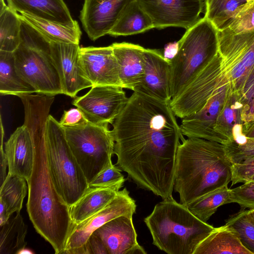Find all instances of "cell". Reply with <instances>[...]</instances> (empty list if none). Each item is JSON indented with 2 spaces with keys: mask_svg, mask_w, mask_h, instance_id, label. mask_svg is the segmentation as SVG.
Returning <instances> with one entry per match:
<instances>
[{
  "mask_svg": "<svg viewBox=\"0 0 254 254\" xmlns=\"http://www.w3.org/2000/svg\"><path fill=\"white\" fill-rule=\"evenodd\" d=\"M169 103L133 91L112 124L116 165L137 186L172 196L176 155L185 139Z\"/></svg>",
  "mask_w": 254,
  "mask_h": 254,
  "instance_id": "cell-1",
  "label": "cell"
},
{
  "mask_svg": "<svg viewBox=\"0 0 254 254\" xmlns=\"http://www.w3.org/2000/svg\"><path fill=\"white\" fill-rule=\"evenodd\" d=\"M24 108V124L31 132L34 154L31 175L26 181L27 212L36 231L51 244L55 253L63 254L73 223L69 207L59 193L49 169L45 129L51 105L33 101Z\"/></svg>",
  "mask_w": 254,
  "mask_h": 254,
  "instance_id": "cell-2",
  "label": "cell"
},
{
  "mask_svg": "<svg viewBox=\"0 0 254 254\" xmlns=\"http://www.w3.org/2000/svg\"><path fill=\"white\" fill-rule=\"evenodd\" d=\"M232 163L224 144L188 137L178 146L174 190L187 205L202 195L228 186Z\"/></svg>",
  "mask_w": 254,
  "mask_h": 254,
  "instance_id": "cell-3",
  "label": "cell"
},
{
  "mask_svg": "<svg viewBox=\"0 0 254 254\" xmlns=\"http://www.w3.org/2000/svg\"><path fill=\"white\" fill-rule=\"evenodd\" d=\"M144 222L152 244L169 254H193L199 244L215 229L173 196L156 204Z\"/></svg>",
  "mask_w": 254,
  "mask_h": 254,
  "instance_id": "cell-4",
  "label": "cell"
},
{
  "mask_svg": "<svg viewBox=\"0 0 254 254\" xmlns=\"http://www.w3.org/2000/svg\"><path fill=\"white\" fill-rule=\"evenodd\" d=\"M178 42V52L170 63L172 99L179 95L218 53V30L204 16L187 29Z\"/></svg>",
  "mask_w": 254,
  "mask_h": 254,
  "instance_id": "cell-5",
  "label": "cell"
},
{
  "mask_svg": "<svg viewBox=\"0 0 254 254\" xmlns=\"http://www.w3.org/2000/svg\"><path fill=\"white\" fill-rule=\"evenodd\" d=\"M13 54L18 73L36 93L51 96L63 94L50 41L22 20L21 42Z\"/></svg>",
  "mask_w": 254,
  "mask_h": 254,
  "instance_id": "cell-6",
  "label": "cell"
},
{
  "mask_svg": "<svg viewBox=\"0 0 254 254\" xmlns=\"http://www.w3.org/2000/svg\"><path fill=\"white\" fill-rule=\"evenodd\" d=\"M45 138L51 175L59 193L70 207L89 184L67 143L64 128L50 115L46 121Z\"/></svg>",
  "mask_w": 254,
  "mask_h": 254,
  "instance_id": "cell-7",
  "label": "cell"
},
{
  "mask_svg": "<svg viewBox=\"0 0 254 254\" xmlns=\"http://www.w3.org/2000/svg\"><path fill=\"white\" fill-rule=\"evenodd\" d=\"M64 129L70 148L89 184L113 164L115 142L111 130L107 125L89 122L82 127Z\"/></svg>",
  "mask_w": 254,
  "mask_h": 254,
  "instance_id": "cell-8",
  "label": "cell"
},
{
  "mask_svg": "<svg viewBox=\"0 0 254 254\" xmlns=\"http://www.w3.org/2000/svg\"><path fill=\"white\" fill-rule=\"evenodd\" d=\"M226 88L230 89V83L218 52L169 104L175 115L182 119L201 110L213 95Z\"/></svg>",
  "mask_w": 254,
  "mask_h": 254,
  "instance_id": "cell-9",
  "label": "cell"
},
{
  "mask_svg": "<svg viewBox=\"0 0 254 254\" xmlns=\"http://www.w3.org/2000/svg\"><path fill=\"white\" fill-rule=\"evenodd\" d=\"M123 89L113 85L93 86L85 95L76 96L72 104L81 110L88 122L112 124L128 99Z\"/></svg>",
  "mask_w": 254,
  "mask_h": 254,
  "instance_id": "cell-10",
  "label": "cell"
},
{
  "mask_svg": "<svg viewBox=\"0 0 254 254\" xmlns=\"http://www.w3.org/2000/svg\"><path fill=\"white\" fill-rule=\"evenodd\" d=\"M150 16L154 28L179 27L187 30L202 17L203 0H137Z\"/></svg>",
  "mask_w": 254,
  "mask_h": 254,
  "instance_id": "cell-11",
  "label": "cell"
},
{
  "mask_svg": "<svg viewBox=\"0 0 254 254\" xmlns=\"http://www.w3.org/2000/svg\"><path fill=\"white\" fill-rule=\"evenodd\" d=\"M136 207L135 201L127 188L120 190L114 198L102 209L82 222L72 224L64 251L83 246L97 229L120 216L133 215Z\"/></svg>",
  "mask_w": 254,
  "mask_h": 254,
  "instance_id": "cell-12",
  "label": "cell"
},
{
  "mask_svg": "<svg viewBox=\"0 0 254 254\" xmlns=\"http://www.w3.org/2000/svg\"><path fill=\"white\" fill-rule=\"evenodd\" d=\"M50 47L64 94L75 98L80 90L92 87L81 64L79 44L50 41Z\"/></svg>",
  "mask_w": 254,
  "mask_h": 254,
  "instance_id": "cell-13",
  "label": "cell"
},
{
  "mask_svg": "<svg viewBox=\"0 0 254 254\" xmlns=\"http://www.w3.org/2000/svg\"><path fill=\"white\" fill-rule=\"evenodd\" d=\"M231 95L230 89L225 88L213 95L201 110L182 119L180 127L183 135L224 144L228 143L217 131L216 127L218 117Z\"/></svg>",
  "mask_w": 254,
  "mask_h": 254,
  "instance_id": "cell-14",
  "label": "cell"
},
{
  "mask_svg": "<svg viewBox=\"0 0 254 254\" xmlns=\"http://www.w3.org/2000/svg\"><path fill=\"white\" fill-rule=\"evenodd\" d=\"M134 0H84L80 13L82 27L92 41L108 34Z\"/></svg>",
  "mask_w": 254,
  "mask_h": 254,
  "instance_id": "cell-15",
  "label": "cell"
},
{
  "mask_svg": "<svg viewBox=\"0 0 254 254\" xmlns=\"http://www.w3.org/2000/svg\"><path fill=\"white\" fill-rule=\"evenodd\" d=\"M144 74L134 89L137 92L159 101L170 103L171 65L159 50L144 49Z\"/></svg>",
  "mask_w": 254,
  "mask_h": 254,
  "instance_id": "cell-16",
  "label": "cell"
},
{
  "mask_svg": "<svg viewBox=\"0 0 254 254\" xmlns=\"http://www.w3.org/2000/svg\"><path fill=\"white\" fill-rule=\"evenodd\" d=\"M80 60L84 72L92 86L113 85L122 87L118 63L111 45L81 47Z\"/></svg>",
  "mask_w": 254,
  "mask_h": 254,
  "instance_id": "cell-17",
  "label": "cell"
},
{
  "mask_svg": "<svg viewBox=\"0 0 254 254\" xmlns=\"http://www.w3.org/2000/svg\"><path fill=\"white\" fill-rule=\"evenodd\" d=\"M218 36L224 69L245 68L254 74V30L236 34L226 28L218 31Z\"/></svg>",
  "mask_w": 254,
  "mask_h": 254,
  "instance_id": "cell-18",
  "label": "cell"
},
{
  "mask_svg": "<svg viewBox=\"0 0 254 254\" xmlns=\"http://www.w3.org/2000/svg\"><path fill=\"white\" fill-rule=\"evenodd\" d=\"M133 215H124L113 219L93 233L103 242L108 254H146L137 240L132 221Z\"/></svg>",
  "mask_w": 254,
  "mask_h": 254,
  "instance_id": "cell-19",
  "label": "cell"
},
{
  "mask_svg": "<svg viewBox=\"0 0 254 254\" xmlns=\"http://www.w3.org/2000/svg\"><path fill=\"white\" fill-rule=\"evenodd\" d=\"M3 148L8 163V173L28 180L32 171L34 154L32 135L25 124L11 134Z\"/></svg>",
  "mask_w": 254,
  "mask_h": 254,
  "instance_id": "cell-20",
  "label": "cell"
},
{
  "mask_svg": "<svg viewBox=\"0 0 254 254\" xmlns=\"http://www.w3.org/2000/svg\"><path fill=\"white\" fill-rule=\"evenodd\" d=\"M111 46L118 63L122 87L133 91L143 77L144 48L127 42L114 43Z\"/></svg>",
  "mask_w": 254,
  "mask_h": 254,
  "instance_id": "cell-21",
  "label": "cell"
},
{
  "mask_svg": "<svg viewBox=\"0 0 254 254\" xmlns=\"http://www.w3.org/2000/svg\"><path fill=\"white\" fill-rule=\"evenodd\" d=\"M125 179L112 184L88 187L82 196L69 207L73 224H78L107 205L122 188Z\"/></svg>",
  "mask_w": 254,
  "mask_h": 254,
  "instance_id": "cell-22",
  "label": "cell"
},
{
  "mask_svg": "<svg viewBox=\"0 0 254 254\" xmlns=\"http://www.w3.org/2000/svg\"><path fill=\"white\" fill-rule=\"evenodd\" d=\"M12 9L20 13L63 24L74 22L64 0H5Z\"/></svg>",
  "mask_w": 254,
  "mask_h": 254,
  "instance_id": "cell-23",
  "label": "cell"
},
{
  "mask_svg": "<svg viewBox=\"0 0 254 254\" xmlns=\"http://www.w3.org/2000/svg\"><path fill=\"white\" fill-rule=\"evenodd\" d=\"M20 19L37 30L50 41L79 44L81 31L77 21L63 24L26 13H19Z\"/></svg>",
  "mask_w": 254,
  "mask_h": 254,
  "instance_id": "cell-24",
  "label": "cell"
},
{
  "mask_svg": "<svg viewBox=\"0 0 254 254\" xmlns=\"http://www.w3.org/2000/svg\"><path fill=\"white\" fill-rule=\"evenodd\" d=\"M252 254L225 225L215 229L202 241L193 254Z\"/></svg>",
  "mask_w": 254,
  "mask_h": 254,
  "instance_id": "cell-25",
  "label": "cell"
},
{
  "mask_svg": "<svg viewBox=\"0 0 254 254\" xmlns=\"http://www.w3.org/2000/svg\"><path fill=\"white\" fill-rule=\"evenodd\" d=\"M36 93L18 73L13 52L0 51V93L1 95H22Z\"/></svg>",
  "mask_w": 254,
  "mask_h": 254,
  "instance_id": "cell-26",
  "label": "cell"
},
{
  "mask_svg": "<svg viewBox=\"0 0 254 254\" xmlns=\"http://www.w3.org/2000/svg\"><path fill=\"white\" fill-rule=\"evenodd\" d=\"M154 28L148 14L141 7L137 0H134L125 8L109 35L128 36L142 33Z\"/></svg>",
  "mask_w": 254,
  "mask_h": 254,
  "instance_id": "cell-27",
  "label": "cell"
},
{
  "mask_svg": "<svg viewBox=\"0 0 254 254\" xmlns=\"http://www.w3.org/2000/svg\"><path fill=\"white\" fill-rule=\"evenodd\" d=\"M21 20L19 13L0 1V51L14 52L21 42Z\"/></svg>",
  "mask_w": 254,
  "mask_h": 254,
  "instance_id": "cell-28",
  "label": "cell"
},
{
  "mask_svg": "<svg viewBox=\"0 0 254 254\" xmlns=\"http://www.w3.org/2000/svg\"><path fill=\"white\" fill-rule=\"evenodd\" d=\"M27 230L20 212L10 217L0 226V254H16L19 250L26 247Z\"/></svg>",
  "mask_w": 254,
  "mask_h": 254,
  "instance_id": "cell-29",
  "label": "cell"
},
{
  "mask_svg": "<svg viewBox=\"0 0 254 254\" xmlns=\"http://www.w3.org/2000/svg\"><path fill=\"white\" fill-rule=\"evenodd\" d=\"M230 191L228 186L220 188L202 195L186 206L197 218L206 222L219 206L231 203Z\"/></svg>",
  "mask_w": 254,
  "mask_h": 254,
  "instance_id": "cell-30",
  "label": "cell"
},
{
  "mask_svg": "<svg viewBox=\"0 0 254 254\" xmlns=\"http://www.w3.org/2000/svg\"><path fill=\"white\" fill-rule=\"evenodd\" d=\"M247 0H205V16L218 31L227 28L229 24Z\"/></svg>",
  "mask_w": 254,
  "mask_h": 254,
  "instance_id": "cell-31",
  "label": "cell"
},
{
  "mask_svg": "<svg viewBox=\"0 0 254 254\" xmlns=\"http://www.w3.org/2000/svg\"><path fill=\"white\" fill-rule=\"evenodd\" d=\"M26 180L19 176L7 173L0 186V200L2 201L11 216L13 213L20 212L24 199L27 193Z\"/></svg>",
  "mask_w": 254,
  "mask_h": 254,
  "instance_id": "cell-32",
  "label": "cell"
},
{
  "mask_svg": "<svg viewBox=\"0 0 254 254\" xmlns=\"http://www.w3.org/2000/svg\"><path fill=\"white\" fill-rule=\"evenodd\" d=\"M243 105L239 98L231 95L228 98L225 105L217 120V131L228 142L234 140L233 130L234 127L241 125V112Z\"/></svg>",
  "mask_w": 254,
  "mask_h": 254,
  "instance_id": "cell-33",
  "label": "cell"
},
{
  "mask_svg": "<svg viewBox=\"0 0 254 254\" xmlns=\"http://www.w3.org/2000/svg\"><path fill=\"white\" fill-rule=\"evenodd\" d=\"M247 212V210H241L232 216L225 225L236 235L244 247L254 254V225Z\"/></svg>",
  "mask_w": 254,
  "mask_h": 254,
  "instance_id": "cell-34",
  "label": "cell"
},
{
  "mask_svg": "<svg viewBox=\"0 0 254 254\" xmlns=\"http://www.w3.org/2000/svg\"><path fill=\"white\" fill-rule=\"evenodd\" d=\"M227 28L236 34L254 30V1L245 3L238 11Z\"/></svg>",
  "mask_w": 254,
  "mask_h": 254,
  "instance_id": "cell-35",
  "label": "cell"
},
{
  "mask_svg": "<svg viewBox=\"0 0 254 254\" xmlns=\"http://www.w3.org/2000/svg\"><path fill=\"white\" fill-rule=\"evenodd\" d=\"M224 145L227 155L232 164L254 157V138L246 137L241 142L232 140Z\"/></svg>",
  "mask_w": 254,
  "mask_h": 254,
  "instance_id": "cell-36",
  "label": "cell"
},
{
  "mask_svg": "<svg viewBox=\"0 0 254 254\" xmlns=\"http://www.w3.org/2000/svg\"><path fill=\"white\" fill-rule=\"evenodd\" d=\"M230 198L231 203H237L244 208H254V181H248L230 189Z\"/></svg>",
  "mask_w": 254,
  "mask_h": 254,
  "instance_id": "cell-37",
  "label": "cell"
},
{
  "mask_svg": "<svg viewBox=\"0 0 254 254\" xmlns=\"http://www.w3.org/2000/svg\"><path fill=\"white\" fill-rule=\"evenodd\" d=\"M254 176V157L232 164L231 186L248 182Z\"/></svg>",
  "mask_w": 254,
  "mask_h": 254,
  "instance_id": "cell-38",
  "label": "cell"
},
{
  "mask_svg": "<svg viewBox=\"0 0 254 254\" xmlns=\"http://www.w3.org/2000/svg\"><path fill=\"white\" fill-rule=\"evenodd\" d=\"M124 179L121 170L113 164L100 172L89 184V187L108 185Z\"/></svg>",
  "mask_w": 254,
  "mask_h": 254,
  "instance_id": "cell-39",
  "label": "cell"
},
{
  "mask_svg": "<svg viewBox=\"0 0 254 254\" xmlns=\"http://www.w3.org/2000/svg\"><path fill=\"white\" fill-rule=\"evenodd\" d=\"M88 123L83 113L78 108L64 111L59 122L64 128H74L84 126Z\"/></svg>",
  "mask_w": 254,
  "mask_h": 254,
  "instance_id": "cell-40",
  "label": "cell"
},
{
  "mask_svg": "<svg viewBox=\"0 0 254 254\" xmlns=\"http://www.w3.org/2000/svg\"><path fill=\"white\" fill-rule=\"evenodd\" d=\"M84 246L87 254H108L102 241L93 233L89 237Z\"/></svg>",
  "mask_w": 254,
  "mask_h": 254,
  "instance_id": "cell-41",
  "label": "cell"
},
{
  "mask_svg": "<svg viewBox=\"0 0 254 254\" xmlns=\"http://www.w3.org/2000/svg\"><path fill=\"white\" fill-rule=\"evenodd\" d=\"M241 118L242 125L245 127L243 132L254 123V95L243 106Z\"/></svg>",
  "mask_w": 254,
  "mask_h": 254,
  "instance_id": "cell-42",
  "label": "cell"
},
{
  "mask_svg": "<svg viewBox=\"0 0 254 254\" xmlns=\"http://www.w3.org/2000/svg\"><path fill=\"white\" fill-rule=\"evenodd\" d=\"M179 48L178 41L169 43L165 46L162 54L164 58L170 64L176 56Z\"/></svg>",
  "mask_w": 254,
  "mask_h": 254,
  "instance_id": "cell-43",
  "label": "cell"
},
{
  "mask_svg": "<svg viewBox=\"0 0 254 254\" xmlns=\"http://www.w3.org/2000/svg\"><path fill=\"white\" fill-rule=\"evenodd\" d=\"M8 167V163L5 156L3 144L0 146V186L3 184L7 175L6 168Z\"/></svg>",
  "mask_w": 254,
  "mask_h": 254,
  "instance_id": "cell-44",
  "label": "cell"
},
{
  "mask_svg": "<svg viewBox=\"0 0 254 254\" xmlns=\"http://www.w3.org/2000/svg\"><path fill=\"white\" fill-rule=\"evenodd\" d=\"M11 216L4 203L0 200V226L5 224Z\"/></svg>",
  "mask_w": 254,
  "mask_h": 254,
  "instance_id": "cell-45",
  "label": "cell"
},
{
  "mask_svg": "<svg viewBox=\"0 0 254 254\" xmlns=\"http://www.w3.org/2000/svg\"><path fill=\"white\" fill-rule=\"evenodd\" d=\"M243 133L247 138H254V123L248 127Z\"/></svg>",
  "mask_w": 254,
  "mask_h": 254,
  "instance_id": "cell-46",
  "label": "cell"
},
{
  "mask_svg": "<svg viewBox=\"0 0 254 254\" xmlns=\"http://www.w3.org/2000/svg\"><path fill=\"white\" fill-rule=\"evenodd\" d=\"M34 253L33 250L24 247L19 250L16 254H34Z\"/></svg>",
  "mask_w": 254,
  "mask_h": 254,
  "instance_id": "cell-47",
  "label": "cell"
},
{
  "mask_svg": "<svg viewBox=\"0 0 254 254\" xmlns=\"http://www.w3.org/2000/svg\"><path fill=\"white\" fill-rule=\"evenodd\" d=\"M247 214L250 220L254 225V208L247 210Z\"/></svg>",
  "mask_w": 254,
  "mask_h": 254,
  "instance_id": "cell-48",
  "label": "cell"
},
{
  "mask_svg": "<svg viewBox=\"0 0 254 254\" xmlns=\"http://www.w3.org/2000/svg\"><path fill=\"white\" fill-rule=\"evenodd\" d=\"M254 80V78L253 79H252V80H251L249 82H251V81H253V80ZM249 82H248V83H249ZM247 84H248V83H247ZM247 84H246V85H247ZM243 90H244V89H243ZM230 91H231V89H230ZM231 94H232V95H234L237 96V97H238L240 99V97H241V96L242 94H240V95H237V94H233V93H232L231 91Z\"/></svg>",
  "mask_w": 254,
  "mask_h": 254,
  "instance_id": "cell-49",
  "label": "cell"
},
{
  "mask_svg": "<svg viewBox=\"0 0 254 254\" xmlns=\"http://www.w3.org/2000/svg\"><path fill=\"white\" fill-rule=\"evenodd\" d=\"M249 181H254V176Z\"/></svg>",
  "mask_w": 254,
  "mask_h": 254,
  "instance_id": "cell-50",
  "label": "cell"
},
{
  "mask_svg": "<svg viewBox=\"0 0 254 254\" xmlns=\"http://www.w3.org/2000/svg\"><path fill=\"white\" fill-rule=\"evenodd\" d=\"M247 2L251 1H254V0H247Z\"/></svg>",
  "mask_w": 254,
  "mask_h": 254,
  "instance_id": "cell-51",
  "label": "cell"
}]
</instances>
